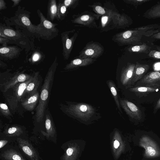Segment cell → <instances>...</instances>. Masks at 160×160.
I'll return each mask as SVG.
<instances>
[{"mask_svg": "<svg viewBox=\"0 0 160 160\" xmlns=\"http://www.w3.org/2000/svg\"><path fill=\"white\" fill-rule=\"evenodd\" d=\"M141 49V47L140 46H136L132 47V50L134 52L139 51Z\"/></svg>", "mask_w": 160, "mask_h": 160, "instance_id": "34", "label": "cell"}, {"mask_svg": "<svg viewBox=\"0 0 160 160\" xmlns=\"http://www.w3.org/2000/svg\"><path fill=\"white\" fill-rule=\"evenodd\" d=\"M160 83V72L154 71L145 75L140 80L138 85Z\"/></svg>", "mask_w": 160, "mask_h": 160, "instance_id": "15", "label": "cell"}, {"mask_svg": "<svg viewBox=\"0 0 160 160\" xmlns=\"http://www.w3.org/2000/svg\"><path fill=\"white\" fill-rule=\"evenodd\" d=\"M108 84L111 92L114 97L116 104L121 113H122L120 107V104L119 102L117 91L115 86L113 82L111 81H108Z\"/></svg>", "mask_w": 160, "mask_h": 160, "instance_id": "21", "label": "cell"}, {"mask_svg": "<svg viewBox=\"0 0 160 160\" xmlns=\"http://www.w3.org/2000/svg\"><path fill=\"white\" fill-rule=\"evenodd\" d=\"M32 77L26 73L17 74L4 84V92H6L10 88L19 82H23L28 80Z\"/></svg>", "mask_w": 160, "mask_h": 160, "instance_id": "13", "label": "cell"}, {"mask_svg": "<svg viewBox=\"0 0 160 160\" xmlns=\"http://www.w3.org/2000/svg\"><path fill=\"white\" fill-rule=\"evenodd\" d=\"M89 18V16L88 15H84L82 16L81 18V20L84 21H85L88 20Z\"/></svg>", "mask_w": 160, "mask_h": 160, "instance_id": "37", "label": "cell"}, {"mask_svg": "<svg viewBox=\"0 0 160 160\" xmlns=\"http://www.w3.org/2000/svg\"><path fill=\"white\" fill-rule=\"evenodd\" d=\"M0 32H2L8 37H12L18 36L17 33L14 30L11 29L3 28L0 27Z\"/></svg>", "mask_w": 160, "mask_h": 160, "instance_id": "24", "label": "cell"}, {"mask_svg": "<svg viewBox=\"0 0 160 160\" xmlns=\"http://www.w3.org/2000/svg\"><path fill=\"white\" fill-rule=\"evenodd\" d=\"M14 142H16L11 139L0 138V149H2L7 145L12 144Z\"/></svg>", "mask_w": 160, "mask_h": 160, "instance_id": "26", "label": "cell"}, {"mask_svg": "<svg viewBox=\"0 0 160 160\" xmlns=\"http://www.w3.org/2000/svg\"><path fill=\"white\" fill-rule=\"evenodd\" d=\"M94 51L92 49H87L85 52V54L87 56H91L94 54Z\"/></svg>", "mask_w": 160, "mask_h": 160, "instance_id": "31", "label": "cell"}, {"mask_svg": "<svg viewBox=\"0 0 160 160\" xmlns=\"http://www.w3.org/2000/svg\"></svg>", "mask_w": 160, "mask_h": 160, "instance_id": "46", "label": "cell"}, {"mask_svg": "<svg viewBox=\"0 0 160 160\" xmlns=\"http://www.w3.org/2000/svg\"><path fill=\"white\" fill-rule=\"evenodd\" d=\"M40 84V81L39 79L38 73L36 72L33 76L32 79L27 85L21 102H22L35 93L37 91Z\"/></svg>", "mask_w": 160, "mask_h": 160, "instance_id": "12", "label": "cell"}, {"mask_svg": "<svg viewBox=\"0 0 160 160\" xmlns=\"http://www.w3.org/2000/svg\"><path fill=\"white\" fill-rule=\"evenodd\" d=\"M57 65V58H56L45 78L41 90L39 103L36 108V118L38 122H41L43 119L54 74Z\"/></svg>", "mask_w": 160, "mask_h": 160, "instance_id": "1", "label": "cell"}, {"mask_svg": "<svg viewBox=\"0 0 160 160\" xmlns=\"http://www.w3.org/2000/svg\"><path fill=\"white\" fill-rule=\"evenodd\" d=\"M6 8L5 2L3 0H0V10L5 9Z\"/></svg>", "mask_w": 160, "mask_h": 160, "instance_id": "33", "label": "cell"}, {"mask_svg": "<svg viewBox=\"0 0 160 160\" xmlns=\"http://www.w3.org/2000/svg\"><path fill=\"white\" fill-rule=\"evenodd\" d=\"M139 145L145 149L144 156L154 158L160 156V149L157 143L150 137L144 136L140 138Z\"/></svg>", "mask_w": 160, "mask_h": 160, "instance_id": "7", "label": "cell"}, {"mask_svg": "<svg viewBox=\"0 0 160 160\" xmlns=\"http://www.w3.org/2000/svg\"><path fill=\"white\" fill-rule=\"evenodd\" d=\"M13 2V6L12 7H14L18 5L19 3L21 1V0H12Z\"/></svg>", "mask_w": 160, "mask_h": 160, "instance_id": "40", "label": "cell"}, {"mask_svg": "<svg viewBox=\"0 0 160 160\" xmlns=\"http://www.w3.org/2000/svg\"><path fill=\"white\" fill-rule=\"evenodd\" d=\"M137 1H139V2H141V1H143V0H137Z\"/></svg>", "mask_w": 160, "mask_h": 160, "instance_id": "45", "label": "cell"}, {"mask_svg": "<svg viewBox=\"0 0 160 160\" xmlns=\"http://www.w3.org/2000/svg\"><path fill=\"white\" fill-rule=\"evenodd\" d=\"M66 11V7L64 4L59 3L58 6L57 19H61Z\"/></svg>", "mask_w": 160, "mask_h": 160, "instance_id": "25", "label": "cell"}, {"mask_svg": "<svg viewBox=\"0 0 160 160\" xmlns=\"http://www.w3.org/2000/svg\"><path fill=\"white\" fill-rule=\"evenodd\" d=\"M40 96L37 91L35 93L21 102V104L26 110L29 111L33 110L39 101Z\"/></svg>", "mask_w": 160, "mask_h": 160, "instance_id": "14", "label": "cell"}, {"mask_svg": "<svg viewBox=\"0 0 160 160\" xmlns=\"http://www.w3.org/2000/svg\"><path fill=\"white\" fill-rule=\"evenodd\" d=\"M0 111L1 112L3 115L7 118L12 116L11 113L8 107L5 103H0Z\"/></svg>", "mask_w": 160, "mask_h": 160, "instance_id": "23", "label": "cell"}, {"mask_svg": "<svg viewBox=\"0 0 160 160\" xmlns=\"http://www.w3.org/2000/svg\"><path fill=\"white\" fill-rule=\"evenodd\" d=\"M1 160H27L17 144H8L0 149Z\"/></svg>", "mask_w": 160, "mask_h": 160, "instance_id": "6", "label": "cell"}, {"mask_svg": "<svg viewBox=\"0 0 160 160\" xmlns=\"http://www.w3.org/2000/svg\"><path fill=\"white\" fill-rule=\"evenodd\" d=\"M21 22L26 26L28 29L31 32H36V26L33 25L29 19L25 14H22L19 16Z\"/></svg>", "mask_w": 160, "mask_h": 160, "instance_id": "20", "label": "cell"}, {"mask_svg": "<svg viewBox=\"0 0 160 160\" xmlns=\"http://www.w3.org/2000/svg\"><path fill=\"white\" fill-rule=\"evenodd\" d=\"M62 38L65 40V42H63V43H65V44H63V51L65 52V53H66L67 51H69L71 47L72 41L70 39L68 38L66 39L65 40L63 37H62Z\"/></svg>", "mask_w": 160, "mask_h": 160, "instance_id": "27", "label": "cell"}, {"mask_svg": "<svg viewBox=\"0 0 160 160\" xmlns=\"http://www.w3.org/2000/svg\"><path fill=\"white\" fill-rule=\"evenodd\" d=\"M160 108V98L157 101L155 107L154 108V111H156Z\"/></svg>", "mask_w": 160, "mask_h": 160, "instance_id": "36", "label": "cell"}, {"mask_svg": "<svg viewBox=\"0 0 160 160\" xmlns=\"http://www.w3.org/2000/svg\"><path fill=\"white\" fill-rule=\"evenodd\" d=\"M95 9L97 12L100 14H103L105 13L104 9L100 6H96L95 8Z\"/></svg>", "mask_w": 160, "mask_h": 160, "instance_id": "28", "label": "cell"}, {"mask_svg": "<svg viewBox=\"0 0 160 160\" xmlns=\"http://www.w3.org/2000/svg\"><path fill=\"white\" fill-rule=\"evenodd\" d=\"M131 35V32L130 31H127L123 33L122 36L124 38L127 39L130 38Z\"/></svg>", "mask_w": 160, "mask_h": 160, "instance_id": "30", "label": "cell"}, {"mask_svg": "<svg viewBox=\"0 0 160 160\" xmlns=\"http://www.w3.org/2000/svg\"><path fill=\"white\" fill-rule=\"evenodd\" d=\"M119 146V142L115 140L114 142V147L115 148H117Z\"/></svg>", "mask_w": 160, "mask_h": 160, "instance_id": "42", "label": "cell"}, {"mask_svg": "<svg viewBox=\"0 0 160 160\" xmlns=\"http://www.w3.org/2000/svg\"><path fill=\"white\" fill-rule=\"evenodd\" d=\"M33 78V76H32L28 80L16 84L10 88L12 91H10L11 92H8L5 95V99L12 111L15 110L17 108L18 103L21 102L27 85L32 79Z\"/></svg>", "mask_w": 160, "mask_h": 160, "instance_id": "3", "label": "cell"}, {"mask_svg": "<svg viewBox=\"0 0 160 160\" xmlns=\"http://www.w3.org/2000/svg\"><path fill=\"white\" fill-rule=\"evenodd\" d=\"M154 56L156 58L160 59V52H155L154 53Z\"/></svg>", "mask_w": 160, "mask_h": 160, "instance_id": "39", "label": "cell"}, {"mask_svg": "<svg viewBox=\"0 0 160 160\" xmlns=\"http://www.w3.org/2000/svg\"><path fill=\"white\" fill-rule=\"evenodd\" d=\"M40 18L39 24L36 25V32L41 37L46 39L50 40L58 35V30L57 25L47 19L43 14L39 10L37 11Z\"/></svg>", "mask_w": 160, "mask_h": 160, "instance_id": "2", "label": "cell"}, {"mask_svg": "<svg viewBox=\"0 0 160 160\" xmlns=\"http://www.w3.org/2000/svg\"><path fill=\"white\" fill-rule=\"evenodd\" d=\"M8 41V39L2 38L0 37V43L4 44V43H5L6 44V43Z\"/></svg>", "mask_w": 160, "mask_h": 160, "instance_id": "35", "label": "cell"}, {"mask_svg": "<svg viewBox=\"0 0 160 160\" xmlns=\"http://www.w3.org/2000/svg\"><path fill=\"white\" fill-rule=\"evenodd\" d=\"M134 72V67H130L123 72L120 78L121 82L124 85H129Z\"/></svg>", "mask_w": 160, "mask_h": 160, "instance_id": "19", "label": "cell"}, {"mask_svg": "<svg viewBox=\"0 0 160 160\" xmlns=\"http://www.w3.org/2000/svg\"><path fill=\"white\" fill-rule=\"evenodd\" d=\"M155 67L156 69H160V63H156L155 65Z\"/></svg>", "mask_w": 160, "mask_h": 160, "instance_id": "44", "label": "cell"}, {"mask_svg": "<svg viewBox=\"0 0 160 160\" xmlns=\"http://www.w3.org/2000/svg\"><path fill=\"white\" fill-rule=\"evenodd\" d=\"M160 88V83L141 84L130 88V91L139 96H145L155 92Z\"/></svg>", "mask_w": 160, "mask_h": 160, "instance_id": "10", "label": "cell"}, {"mask_svg": "<svg viewBox=\"0 0 160 160\" xmlns=\"http://www.w3.org/2000/svg\"><path fill=\"white\" fill-rule=\"evenodd\" d=\"M86 60H84L79 59H76L73 60L65 68V69H70L79 65H84L87 63Z\"/></svg>", "mask_w": 160, "mask_h": 160, "instance_id": "22", "label": "cell"}, {"mask_svg": "<svg viewBox=\"0 0 160 160\" xmlns=\"http://www.w3.org/2000/svg\"><path fill=\"white\" fill-rule=\"evenodd\" d=\"M72 1V0H65L64 1V4L66 7H68L70 5Z\"/></svg>", "mask_w": 160, "mask_h": 160, "instance_id": "38", "label": "cell"}, {"mask_svg": "<svg viewBox=\"0 0 160 160\" xmlns=\"http://www.w3.org/2000/svg\"><path fill=\"white\" fill-rule=\"evenodd\" d=\"M120 104L126 113L132 118L140 120L142 118V112L138 106L126 99H120Z\"/></svg>", "mask_w": 160, "mask_h": 160, "instance_id": "9", "label": "cell"}, {"mask_svg": "<svg viewBox=\"0 0 160 160\" xmlns=\"http://www.w3.org/2000/svg\"><path fill=\"white\" fill-rule=\"evenodd\" d=\"M40 58V55L37 53H35L32 56V59L33 61L36 62L38 61Z\"/></svg>", "mask_w": 160, "mask_h": 160, "instance_id": "32", "label": "cell"}, {"mask_svg": "<svg viewBox=\"0 0 160 160\" xmlns=\"http://www.w3.org/2000/svg\"><path fill=\"white\" fill-rule=\"evenodd\" d=\"M69 114L82 120H88L95 114L94 109L89 104L78 103L71 104L66 108Z\"/></svg>", "mask_w": 160, "mask_h": 160, "instance_id": "4", "label": "cell"}, {"mask_svg": "<svg viewBox=\"0 0 160 160\" xmlns=\"http://www.w3.org/2000/svg\"><path fill=\"white\" fill-rule=\"evenodd\" d=\"M16 142L20 151L26 159L28 160H42L38 150L28 138H18Z\"/></svg>", "mask_w": 160, "mask_h": 160, "instance_id": "5", "label": "cell"}, {"mask_svg": "<svg viewBox=\"0 0 160 160\" xmlns=\"http://www.w3.org/2000/svg\"><path fill=\"white\" fill-rule=\"evenodd\" d=\"M148 69L147 66L137 67L134 72L132 78L129 85H133L142 78Z\"/></svg>", "mask_w": 160, "mask_h": 160, "instance_id": "18", "label": "cell"}, {"mask_svg": "<svg viewBox=\"0 0 160 160\" xmlns=\"http://www.w3.org/2000/svg\"><path fill=\"white\" fill-rule=\"evenodd\" d=\"M73 152V149L71 148H68L66 151V156H68V157L71 156Z\"/></svg>", "mask_w": 160, "mask_h": 160, "instance_id": "29", "label": "cell"}, {"mask_svg": "<svg viewBox=\"0 0 160 160\" xmlns=\"http://www.w3.org/2000/svg\"><path fill=\"white\" fill-rule=\"evenodd\" d=\"M58 6L55 0H49L48 2L47 17L51 21L57 18Z\"/></svg>", "mask_w": 160, "mask_h": 160, "instance_id": "17", "label": "cell"}, {"mask_svg": "<svg viewBox=\"0 0 160 160\" xmlns=\"http://www.w3.org/2000/svg\"><path fill=\"white\" fill-rule=\"evenodd\" d=\"M0 37L5 38L8 39H9L8 37L6 36L2 32H0Z\"/></svg>", "mask_w": 160, "mask_h": 160, "instance_id": "43", "label": "cell"}, {"mask_svg": "<svg viewBox=\"0 0 160 160\" xmlns=\"http://www.w3.org/2000/svg\"><path fill=\"white\" fill-rule=\"evenodd\" d=\"M45 126L46 132L41 130L42 134L47 140L56 144L57 142L56 129L52 120L48 114H46V115Z\"/></svg>", "mask_w": 160, "mask_h": 160, "instance_id": "11", "label": "cell"}, {"mask_svg": "<svg viewBox=\"0 0 160 160\" xmlns=\"http://www.w3.org/2000/svg\"><path fill=\"white\" fill-rule=\"evenodd\" d=\"M108 19V18L107 16L103 17L102 19V22L103 24H105L107 22Z\"/></svg>", "mask_w": 160, "mask_h": 160, "instance_id": "41", "label": "cell"}, {"mask_svg": "<svg viewBox=\"0 0 160 160\" xmlns=\"http://www.w3.org/2000/svg\"><path fill=\"white\" fill-rule=\"evenodd\" d=\"M19 51V48L15 46L5 47L0 48V53L3 57L12 59L17 56Z\"/></svg>", "mask_w": 160, "mask_h": 160, "instance_id": "16", "label": "cell"}, {"mask_svg": "<svg viewBox=\"0 0 160 160\" xmlns=\"http://www.w3.org/2000/svg\"><path fill=\"white\" fill-rule=\"evenodd\" d=\"M0 138L11 139L15 142L18 138H28L24 128L18 125L5 128L2 132L1 133Z\"/></svg>", "mask_w": 160, "mask_h": 160, "instance_id": "8", "label": "cell"}]
</instances>
